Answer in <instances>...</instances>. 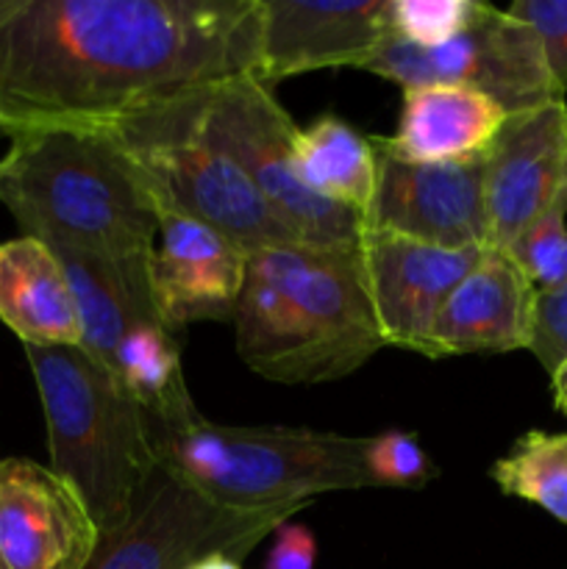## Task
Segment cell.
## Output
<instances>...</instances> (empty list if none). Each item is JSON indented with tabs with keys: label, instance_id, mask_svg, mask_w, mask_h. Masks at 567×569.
Instances as JSON below:
<instances>
[{
	"label": "cell",
	"instance_id": "277c9868",
	"mask_svg": "<svg viewBox=\"0 0 567 569\" xmlns=\"http://www.w3.org/2000/svg\"><path fill=\"white\" fill-rule=\"evenodd\" d=\"M156 465L237 511L309 503L315 495L376 489L365 439L287 426H222L198 409L178 420L145 417Z\"/></svg>",
	"mask_w": 567,
	"mask_h": 569
},
{
	"label": "cell",
	"instance_id": "484cf974",
	"mask_svg": "<svg viewBox=\"0 0 567 569\" xmlns=\"http://www.w3.org/2000/svg\"><path fill=\"white\" fill-rule=\"evenodd\" d=\"M506 14L537 33L556 87L567 92V0H515Z\"/></svg>",
	"mask_w": 567,
	"mask_h": 569
},
{
	"label": "cell",
	"instance_id": "5b68a950",
	"mask_svg": "<svg viewBox=\"0 0 567 569\" xmlns=\"http://www.w3.org/2000/svg\"><path fill=\"white\" fill-rule=\"evenodd\" d=\"M22 348L48 426V467L81 495L100 537L117 531L159 467L142 409L87 350Z\"/></svg>",
	"mask_w": 567,
	"mask_h": 569
},
{
	"label": "cell",
	"instance_id": "8fae6325",
	"mask_svg": "<svg viewBox=\"0 0 567 569\" xmlns=\"http://www.w3.org/2000/svg\"><path fill=\"white\" fill-rule=\"evenodd\" d=\"M361 228L445 250L487 248L481 161L411 164L378 150L376 194Z\"/></svg>",
	"mask_w": 567,
	"mask_h": 569
},
{
	"label": "cell",
	"instance_id": "52a82bcc",
	"mask_svg": "<svg viewBox=\"0 0 567 569\" xmlns=\"http://www.w3.org/2000/svg\"><path fill=\"white\" fill-rule=\"evenodd\" d=\"M195 117L206 142L248 176L267 209L306 248H361V217L311 194L295 176L292 142L298 126L256 76L231 78L192 92Z\"/></svg>",
	"mask_w": 567,
	"mask_h": 569
},
{
	"label": "cell",
	"instance_id": "e0dca14e",
	"mask_svg": "<svg viewBox=\"0 0 567 569\" xmlns=\"http://www.w3.org/2000/svg\"><path fill=\"white\" fill-rule=\"evenodd\" d=\"M506 111L487 94L445 83L404 89L398 131L372 137L378 150L411 164L481 161Z\"/></svg>",
	"mask_w": 567,
	"mask_h": 569
},
{
	"label": "cell",
	"instance_id": "cb8c5ba5",
	"mask_svg": "<svg viewBox=\"0 0 567 569\" xmlns=\"http://www.w3.org/2000/svg\"><path fill=\"white\" fill-rule=\"evenodd\" d=\"M506 253L537 292H554L567 283V194L539 214Z\"/></svg>",
	"mask_w": 567,
	"mask_h": 569
},
{
	"label": "cell",
	"instance_id": "30bf717a",
	"mask_svg": "<svg viewBox=\"0 0 567 569\" xmlns=\"http://www.w3.org/2000/svg\"><path fill=\"white\" fill-rule=\"evenodd\" d=\"M481 170L487 248L506 250L567 194V100L506 114Z\"/></svg>",
	"mask_w": 567,
	"mask_h": 569
},
{
	"label": "cell",
	"instance_id": "f546056e",
	"mask_svg": "<svg viewBox=\"0 0 567 569\" xmlns=\"http://www.w3.org/2000/svg\"><path fill=\"white\" fill-rule=\"evenodd\" d=\"M187 569H242V565H239L237 559H231V556L211 553V556H206V559L189 565Z\"/></svg>",
	"mask_w": 567,
	"mask_h": 569
},
{
	"label": "cell",
	"instance_id": "5bb4252c",
	"mask_svg": "<svg viewBox=\"0 0 567 569\" xmlns=\"http://www.w3.org/2000/svg\"><path fill=\"white\" fill-rule=\"evenodd\" d=\"M248 272V253L206 222L159 209V239L150 256V289L167 328L233 322Z\"/></svg>",
	"mask_w": 567,
	"mask_h": 569
},
{
	"label": "cell",
	"instance_id": "3957f363",
	"mask_svg": "<svg viewBox=\"0 0 567 569\" xmlns=\"http://www.w3.org/2000/svg\"><path fill=\"white\" fill-rule=\"evenodd\" d=\"M0 203L22 237L50 248L133 259L153 253L159 239L153 194L100 126L11 133Z\"/></svg>",
	"mask_w": 567,
	"mask_h": 569
},
{
	"label": "cell",
	"instance_id": "7c38bea8",
	"mask_svg": "<svg viewBox=\"0 0 567 569\" xmlns=\"http://www.w3.org/2000/svg\"><path fill=\"white\" fill-rule=\"evenodd\" d=\"M98 542L87 503L59 472L0 459V569H87Z\"/></svg>",
	"mask_w": 567,
	"mask_h": 569
},
{
	"label": "cell",
	"instance_id": "7a4b0ae2",
	"mask_svg": "<svg viewBox=\"0 0 567 569\" xmlns=\"http://www.w3.org/2000/svg\"><path fill=\"white\" fill-rule=\"evenodd\" d=\"M233 326L239 359L276 383L337 381L387 348L359 250L284 244L250 253Z\"/></svg>",
	"mask_w": 567,
	"mask_h": 569
},
{
	"label": "cell",
	"instance_id": "9a60e30c",
	"mask_svg": "<svg viewBox=\"0 0 567 569\" xmlns=\"http://www.w3.org/2000/svg\"><path fill=\"white\" fill-rule=\"evenodd\" d=\"M387 39V0H261L259 81L276 87L289 76L328 67L361 70Z\"/></svg>",
	"mask_w": 567,
	"mask_h": 569
},
{
	"label": "cell",
	"instance_id": "2e32d148",
	"mask_svg": "<svg viewBox=\"0 0 567 569\" xmlns=\"http://www.w3.org/2000/svg\"><path fill=\"white\" fill-rule=\"evenodd\" d=\"M534 300L537 289L511 256L498 248H484L439 311L431 333V356L450 359L528 350Z\"/></svg>",
	"mask_w": 567,
	"mask_h": 569
},
{
	"label": "cell",
	"instance_id": "7402d4cb",
	"mask_svg": "<svg viewBox=\"0 0 567 569\" xmlns=\"http://www.w3.org/2000/svg\"><path fill=\"white\" fill-rule=\"evenodd\" d=\"M500 495L539 506L567 526V431H528L489 470Z\"/></svg>",
	"mask_w": 567,
	"mask_h": 569
},
{
	"label": "cell",
	"instance_id": "4316f807",
	"mask_svg": "<svg viewBox=\"0 0 567 569\" xmlns=\"http://www.w3.org/2000/svg\"><path fill=\"white\" fill-rule=\"evenodd\" d=\"M528 353L543 365L548 376L567 361V283L554 292H537Z\"/></svg>",
	"mask_w": 567,
	"mask_h": 569
},
{
	"label": "cell",
	"instance_id": "9c48e42d",
	"mask_svg": "<svg viewBox=\"0 0 567 569\" xmlns=\"http://www.w3.org/2000/svg\"><path fill=\"white\" fill-rule=\"evenodd\" d=\"M361 70L400 89L445 83L493 98L506 114L565 98L545 61L543 44L526 22L487 3L461 37L434 50L389 37Z\"/></svg>",
	"mask_w": 567,
	"mask_h": 569
},
{
	"label": "cell",
	"instance_id": "ac0fdd59",
	"mask_svg": "<svg viewBox=\"0 0 567 569\" xmlns=\"http://www.w3.org/2000/svg\"><path fill=\"white\" fill-rule=\"evenodd\" d=\"M50 248V244H48ZM61 261L81 320V350L111 370L117 345L133 322H165L150 289V256L109 259L83 250L50 248ZM115 372V370H111Z\"/></svg>",
	"mask_w": 567,
	"mask_h": 569
},
{
	"label": "cell",
	"instance_id": "d4e9b609",
	"mask_svg": "<svg viewBox=\"0 0 567 569\" xmlns=\"http://www.w3.org/2000/svg\"><path fill=\"white\" fill-rule=\"evenodd\" d=\"M365 467L376 489H422L437 478V467L420 439L406 431H384L365 439Z\"/></svg>",
	"mask_w": 567,
	"mask_h": 569
},
{
	"label": "cell",
	"instance_id": "d6986e66",
	"mask_svg": "<svg viewBox=\"0 0 567 569\" xmlns=\"http://www.w3.org/2000/svg\"><path fill=\"white\" fill-rule=\"evenodd\" d=\"M0 322L22 345L81 348V320L61 261L33 237L0 242Z\"/></svg>",
	"mask_w": 567,
	"mask_h": 569
},
{
	"label": "cell",
	"instance_id": "ffe728a7",
	"mask_svg": "<svg viewBox=\"0 0 567 569\" xmlns=\"http://www.w3.org/2000/svg\"><path fill=\"white\" fill-rule=\"evenodd\" d=\"M292 161L295 176L311 194L359 217L367 214L378 181L372 137H365L339 117H317L295 133Z\"/></svg>",
	"mask_w": 567,
	"mask_h": 569
},
{
	"label": "cell",
	"instance_id": "44dd1931",
	"mask_svg": "<svg viewBox=\"0 0 567 569\" xmlns=\"http://www.w3.org/2000/svg\"><path fill=\"white\" fill-rule=\"evenodd\" d=\"M111 370L150 420H178L198 409L183 381L181 339L165 322H133L117 345Z\"/></svg>",
	"mask_w": 567,
	"mask_h": 569
},
{
	"label": "cell",
	"instance_id": "603a6c76",
	"mask_svg": "<svg viewBox=\"0 0 567 569\" xmlns=\"http://www.w3.org/2000/svg\"><path fill=\"white\" fill-rule=\"evenodd\" d=\"M478 0H387L389 37L420 50H434L461 37L481 17Z\"/></svg>",
	"mask_w": 567,
	"mask_h": 569
},
{
	"label": "cell",
	"instance_id": "83f0119b",
	"mask_svg": "<svg viewBox=\"0 0 567 569\" xmlns=\"http://www.w3.org/2000/svg\"><path fill=\"white\" fill-rule=\"evenodd\" d=\"M315 533L300 522H281L272 531V548L265 569H315Z\"/></svg>",
	"mask_w": 567,
	"mask_h": 569
},
{
	"label": "cell",
	"instance_id": "6da1fadb",
	"mask_svg": "<svg viewBox=\"0 0 567 569\" xmlns=\"http://www.w3.org/2000/svg\"><path fill=\"white\" fill-rule=\"evenodd\" d=\"M261 76V0H0V131L94 128Z\"/></svg>",
	"mask_w": 567,
	"mask_h": 569
},
{
	"label": "cell",
	"instance_id": "ba28073f",
	"mask_svg": "<svg viewBox=\"0 0 567 569\" xmlns=\"http://www.w3.org/2000/svg\"><path fill=\"white\" fill-rule=\"evenodd\" d=\"M304 506L309 503L226 509L156 467L133 500L131 517L100 537L87 569H187L211 553L242 561Z\"/></svg>",
	"mask_w": 567,
	"mask_h": 569
},
{
	"label": "cell",
	"instance_id": "8992f818",
	"mask_svg": "<svg viewBox=\"0 0 567 569\" xmlns=\"http://www.w3.org/2000/svg\"><path fill=\"white\" fill-rule=\"evenodd\" d=\"M195 92V89H192ZM192 92L153 100L103 128L137 170L156 209L206 222L245 253L300 244L226 153L206 142Z\"/></svg>",
	"mask_w": 567,
	"mask_h": 569
},
{
	"label": "cell",
	"instance_id": "f1b7e54d",
	"mask_svg": "<svg viewBox=\"0 0 567 569\" xmlns=\"http://www.w3.org/2000/svg\"><path fill=\"white\" fill-rule=\"evenodd\" d=\"M550 389H554L556 411L567 417V361L556 367V372L550 376Z\"/></svg>",
	"mask_w": 567,
	"mask_h": 569
},
{
	"label": "cell",
	"instance_id": "4fadbf2b",
	"mask_svg": "<svg viewBox=\"0 0 567 569\" xmlns=\"http://www.w3.org/2000/svg\"><path fill=\"white\" fill-rule=\"evenodd\" d=\"M481 250H445L365 231L361 272L384 342L434 359L431 333L439 311Z\"/></svg>",
	"mask_w": 567,
	"mask_h": 569
}]
</instances>
